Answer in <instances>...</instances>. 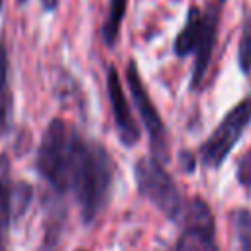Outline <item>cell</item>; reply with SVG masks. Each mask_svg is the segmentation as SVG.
Segmentation results:
<instances>
[{"label":"cell","instance_id":"1","mask_svg":"<svg viewBox=\"0 0 251 251\" xmlns=\"http://www.w3.org/2000/svg\"><path fill=\"white\" fill-rule=\"evenodd\" d=\"M114 180V165L104 145L86 141L80 133L67 161L61 190L78 202L84 222H92L106 206Z\"/></svg>","mask_w":251,"mask_h":251},{"label":"cell","instance_id":"2","mask_svg":"<svg viewBox=\"0 0 251 251\" xmlns=\"http://www.w3.org/2000/svg\"><path fill=\"white\" fill-rule=\"evenodd\" d=\"M133 175L141 196H145L169 220H176L180 216L182 198L175 180L165 171L163 161H159L157 157H143L135 163Z\"/></svg>","mask_w":251,"mask_h":251},{"label":"cell","instance_id":"3","mask_svg":"<svg viewBox=\"0 0 251 251\" xmlns=\"http://www.w3.org/2000/svg\"><path fill=\"white\" fill-rule=\"evenodd\" d=\"M249 122H251V98H243L224 116V120L216 126L212 135L200 145L202 163L210 169H218L226 161L233 145L239 141Z\"/></svg>","mask_w":251,"mask_h":251},{"label":"cell","instance_id":"4","mask_svg":"<svg viewBox=\"0 0 251 251\" xmlns=\"http://www.w3.org/2000/svg\"><path fill=\"white\" fill-rule=\"evenodd\" d=\"M126 82L129 86V92H131V98H133V104L141 116V122L149 133V139H151V149H153V157H157L159 161H165L169 157V135H167V129H165V124L155 108V104L151 102V96L147 94V88L139 76V71H137V65L135 61H129L127 63V69H126Z\"/></svg>","mask_w":251,"mask_h":251},{"label":"cell","instance_id":"5","mask_svg":"<svg viewBox=\"0 0 251 251\" xmlns=\"http://www.w3.org/2000/svg\"><path fill=\"white\" fill-rule=\"evenodd\" d=\"M106 86H108V98H110V106H112V114H114V122L118 127L120 141L127 147H131L139 139V127L131 116V110H129V104L126 100L118 71L114 67H108V71H106Z\"/></svg>","mask_w":251,"mask_h":251},{"label":"cell","instance_id":"6","mask_svg":"<svg viewBox=\"0 0 251 251\" xmlns=\"http://www.w3.org/2000/svg\"><path fill=\"white\" fill-rule=\"evenodd\" d=\"M31 198V188L27 184L10 182V163L8 157H0V229L10 226L12 216L22 214Z\"/></svg>","mask_w":251,"mask_h":251},{"label":"cell","instance_id":"7","mask_svg":"<svg viewBox=\"0 0 251 251\" xmlns=\"http://www.w3.org/2000/svg\"><path fill=\"white\" fill-rule=\"evenodd\" d=\"M218 24H220V14L216 6H210L204 14H202V27H200V39L196 45V63H194V73H192V82L190 86L194 90H198L204 84L208 67H210V59H212V51H214V43H216V35H218Z\"/></svg>","mask_w":251,"mask_h":251},{"label":"cell","instance_id":"8","mask_svg":"<svg viewBox=\"0 0 251 251\" xmlns=\"http://www.w3.org/2000/svg\"><path fill=\"white\" fill-rule=\"evenodd\" d=\"M200 27H202V14L194 6V8H190L186 22H184V27L178 31L176 41H175V53L178 57H186L188 53L196 51V45L200 39Z\"/></svg>","mask_w":251,"mask_h":251},{"label":"cell","instance_id":"9","mask_svg":"<svg viewBox=\"0 0 251 251\" xmlns=\"http://www.w3.org/2000/svg\"><path fill=\"white\" fill-rule=\"evenodd\" d=\"M214 231L216 229L184 226V231L178 237L175 251H218L214 241Z\"/></svg>","mask_w":251,"mask_h":251},{"label":"cell","instance_id":"10","mask_svg":"<svg viewBox=\"0 0 251 251\" xmlns=\"http://www.w3.org/2000/svg\"><path fill=\"white\" fill-rule=\"evenodd\" d=\"M229 226L237 251H251V210L235 208L229 212Z\"/></svg>","mask_w":251,"mask_h":251},{"label":"cell","instance_id":"11","mask_svg":"<svg viewBox=\"0 0 251 251\" xmlns=\"http://www.w3.org/2000/svg\"><path fill=\"white\" fill-rule=\"evenodd\" d=\"M126 8H127V0H110L108 6V16L104 20L102 25V37L104 43L108 47H112L120 35V27H122V20L126 16Z\"/></svg>","mask_w":251,"mask_h":251},{"label":"cell","instance_id":"12","mask_svg":"<svg viewBox=\"0 0 251 251\" xmlns=\"http://www.w3.org/2000/svg\"><path fill=\"white\" fill-rule=\"evenodd\" d=\"M8 110H10V90H8V53L0 41V135L8 127Z\"/></svg>","mask_w":251,"mask_h":251},{"label":"cell","instance_id":"13","mask_svg":"<svg viewBox=\"0 0 251 251\" xmlns=\"http://www.w3.org/2000/svg\"><path fill=\"white\" fill-rule=\"evenodd\" d=\"M237 65L243 75L251 73V16H247L243 24V31H241V39L237 47Z\"/></svg>","mask_w":251,"mask_h":251},{"label":"cell","instance_id":"14","mask_svg":"<svg viewBox=\"0 0 251 251\" xmlns=\"http://www.w3.org/2000/svg\"><path fill=\"white\" fill-rule=\"evenodd\" d=\"M237 180L251 188V149H247L237 163Z\"/></svg>","mask_w":251,"mask_h":251},{"label":"cell","instance_id":"15","mask_svg":"<svg viewBox=\"0 0 251 251\" xmlns=\"http://www.w3.org/2000/svg\"><path fill=\"white\" fill-rule=\"evenodd\" d=\"M180 163H182V171L184 173H192L194 171V167H196V161H194V157H192V153H186V151H180Z\"/></svg>","mask_w":251,"mask_h":251},{"label":"cell","instance_id":"16","mask_svg":"<svg viewBox=\"0 0 251 251\" xmlns=\"http://www.w3.org/2000/svg\"><path fill=\"white\" fill-rule=\"evenodd\" d=\"M57 4H59V0H41L43 10H47V12H53L57 8Z\"/></svg>","mask_w":251,"mask_h":251},{"label":"cell","instance_id":"17","mask_svg":"<svg viewBox=\"0 0 251 251\" xmlns=\"http://www.w3.org/2000/svg\"><path fill=\"white\" fill-rule=\"evenodd\" d=\"M24 2H25V0H18V4H24Z\"/></svg>","mask_w":251,"mask_h":251},{"label":"cell","instance_id":"18","mask_svg":"<svg viewBox=\"0 0 251 251\" xmlns=\"http://www.w3.org/2000/svg\"><path fill=\"white\" fill-rule=\"evenodd\" d=\"M220 2H224V0H220Z\"/></svg>","mask_w":251,"mask_h":251},{"label":"cell","instance_id":"19","mask_svg":"<svg viewBox=\"0 0 251 251\" xmlns=\"http://www.w3.org/2000/svg\"><path fill=\"white\" fill-rule=\"evenodd\" d=\"M0 2H2V0H0Z\"/></svg>","mask_w":251,"mask_h":251},{"label":"cell","instance_id":"20","mask_svg":"<svg viewBox=\"0 0 251 251\" xmlns=\"http://www.w3.org/2000/svg\"><path fill=\"white\" fill-rule=\"evenodd\" d=\"M80 251H82V249H80Z\"/></svg>","mask_w":251,"mask_h":251}]
</instances>
